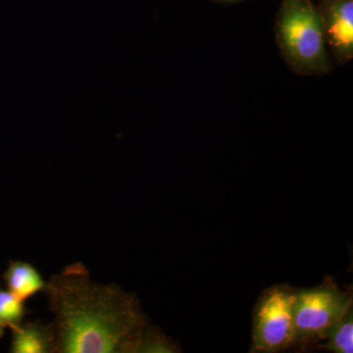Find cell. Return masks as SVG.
Instances as JSON below:
<instances>
[{
  "label": "cell",
  "mask_w": 353,
  "mask_h": 353,
  "mask_svg": "<svg viewBox=\"0 0 353 353\" xmlns=\"http://www.w3.org/2000/svg\"><path fill=\"white\" fill-rule=\"evenodd\" d=\"M7 290L21 301H26L46 290V282L38 269L29 262H9L8 267L2 275Z\"/></svg>",
  "instance_id": "cell-6"
},
{
  "label": "cell",
  "mask_w": 353,
  "mask_h": 353,
  "mask_svg": "<svg viewBox=\"0 0 353 353\" xmlns=\"http://www.w3.org/2000/svg\"><path fill=\"white\" fill-rule=\"evenodd\" d=\"M296 289L272 285L262 292L253 311L250 352L278 353L294 347Z\"/></svg>",
  "instance_id": "cell-3"
},
{
  "label": "cell",
  "mask_w": 353,
  "mask_h": 353,
  "mask_svg": "<svg viewBox=\"0 0 353 353\" xmlns=\"http://www.w3.org/2000/svg\"><path fill=\"white\" fill-rule=\"evenodd\" d=\"M352 308V294L332 279L310 289H297L294 303V347L324 341L327 332Z\"/></svg>",
  "instance_id": "cell-2"
},
{
  "label": "cell",
  "mask_w": 353,
  "mask_h": 353,
  "mask_svg": "<svg viewBox=\"0 0 353 353\" xmlns=\"http://www.w3.org/2000/svg\"><path fill=\"white\" fill-rule=\"evenodd\" d=\"M52 353H137L150 320L138 297L90 278L81 262L53 275L46 290Z\"/></svg>",
  "instance_id": "cell-1"
},
{
  "label": "cell",
  "mask_w": 353,
  "mask_h": 353,
  "mask_svg": "<svg viewBox=\"0 0 353 353\" xmlns=\"http://www.w3.org/2000/svg\"><path fill=\"white\" fill-rule=\"evenodd\" d=\"M30 313L31 311L26 307L24 301L0 285V324L11 328L24 321Z\"/></svg>",
  "instance_id": "cell-9"
},
{
  "label": "cell",
  "mask_w": 353,
  "mask_h": 353,
  "mask_svg": "<svg viewBox=\"0 0 353 353\" xmlns=\"http://www.w3.org/2000/svg\"><path fill=\"white\" fill-rule=\"evenodd\" d=\"M280 32L285 50L296 62L310 68L325 64L324 31L312 8L303 4L290 7L281 20Z\"/></svg>",
  "instance_id": "cell-4"
},
{
  "label": "cell",
  "mask_w": 353,
  "mask_h": 353,
  "mask_svg": "<svg viewBox=\"0 0 353 353\" xmlns=\"http://www.w3.org/2000/svg\"><path fill=\"white\" fill-rule=\"evenodd\" d=\"M329 34L336 48L352 51L353 48V2H339L332 11Z\"/></svg>",
  "instance_id": "cell-7"
},
{
  "label": "cell",
  "mask_w": 353,
  "mask_h": 353,
  "mask_svg": "<svg viewBox=\"0 0 353 353\" xmlns=\"http://www.w3.org/2000/svg\"><path fill=\"white\" fill-rule=\"evenodd\" d=\"M324 341L326 343L320 348L334 353L353 352V309L350 308L347 314L327 332Z\"/></svg>",
  "instance_id": "cell-8"
},
{
  "label": "cell",
  "mask_w": 353,
  "mask_h": 353,
  "mask_svg": "<svg viewBox=\"0 0 353 353\" xmlns=\"http://www.w3.org/2000/svg\"><path fill=\"white\" fill-rule=\"evenodd\" d=\"M180 350L175 341L150 324L141 334L137 353H176Z\"/></svg>",
  "instance_id": "cell-10"
},
{
  "label": "cell",
  "mask_w": 353,
  "mask_h": 353,
  "mask_svg": "<svg viewBox=\"0 0 353 353\" xmlns=\"http://www.w3.org/2000/svg\"><path fill=\"white\" fill-rule=\"evenodd\" d=\"M10 352L12 353H52L53 334L50 323L24 321L11 327Z\"/></svg>",
  "instance_id": "cell-5"
},
{
  "label": "cell",
  "mask_w": 353,
  "mask_h": 353,
  "mask_svg": "<svg viewBox=\"0 0 353 353\" xmlns=\"http://www.w3.org/2000/svg\"><path fill=\"white\" fill-rule=\"evenodd\" d=\"M4 329H6V327H4L3 325L0 324V339H1L2 336H4V334H6Z\"/></svg>",
  "instance_id": "cell-11"
}]
</instances>
